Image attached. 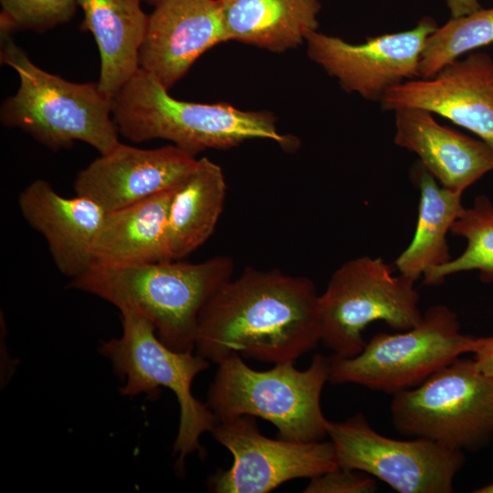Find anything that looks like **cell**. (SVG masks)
Listing matches in <instances>:
<instances>
[{
    "label": "cell",
    "mask_w": 493,
    "mask_h": 493,
    "mask_svg": "<svg viewBox=\"0 0 493 493\" xmlns=\"http://www.w3.org/2000/svg\"><path fill=\"white\" fill-rule=\"evenodd\" d=\"M319 297L307 278L246 268L202 309L194 351L216 364L233 353L273 364L294 362L320 342Z\"/></svg>",
    "instance_id": "cell-1"
},
{
    "label": "cell",
    "mask_w": 493,
    "mask_h": 493,
    "mask_svg": "<svg viewBox=\"0 0 493 493\" xmlns=\"http://www.w3.org/2000/svg\"><path fill=\"white\" fill-rule=\"evenodd\" d=\"M233 260L217 256L199 263L165 260L130 267L93 265L68 288L95 295L120 312H135L152 323L161 341L175 351L194 350L200 313L232 278Z\"/></svg>",
    "instance_id": "cell-2"
},
{
    "label": "cell",
    "mask_w": 493,
    "mask_h": 493,
    "mask_svg": "<svg viewBox=\"0 0 493 493\" xmlns=\"http://www.w3.org/2000/svg\"><path fill=\"white\" fill-rule=\"evenodd\" d=\"M168 90L140 68L111 98L119 133L133 142L167 140L194 155L252 139L271 140L283 147L294 144L290 137L278 132L269 112L242 110L223 102L183 101Z\"/></svg>",
    "instance_id": "cell-3"
},
{
    "label": "cell",
    "mask_w": 493,
    "mask_h": 493,
    "mask_svg": "<svg viewBox=\"0 0 493 493\" xmlns=\"http://www.w3.org/2000/svg\"><path fill=\"white\" fill-rule=\"evenodd\" d=\"M0 32L1 63L19 79L16 92L1 106L4 126L20 129L54 151L79 141L106 154L121 143L111 99L98 83L71 82L45 71L14 42L11 32Z\"/></svg>",
    "instance_id": "cell-4"
},
{
    "label": "cell",
    "mask_w": 493,
    "mask_h": 493,
    "mask_svg": "<svg viewBox=\"0 0 493 493\" xmlns=\"http://www.w3.org/2000/svg\"><path fill=\"white\" fill-rule=\"evenodd\" d=\"M293 363L257 371L233 353L217 364L206 404L218 422L243 415L260 417L278 428L279 438L320 441L329 423L320 397L330 380V360L318 353L306 370H298Z\"/></svg>",
    "instance_id": "cell-5"
},
{
    "label": "cell",
    "mask_w": 493,
    "mask_h": 493,
    "mask_svg": "<svg viewBox=\"0 0 493 493\" xmlns=\"http://www.w3.org/2000/svg\"><path fill=\"white\" fill-rule=\"evenodd\" d=\"M122 333L102 342L99 352L107 358L113 372L123 380L120 388L123 396L144 393L156 399L161 388L171 390L179 408V426L173 443L177 456L175 469L181 475L185 458L201 452L200 437L211 432L218 423L208 405L192 393L194 378L209 367V361L194 350L175 351L163 343L155 328L146 318L131 311H122Z\"/></svg>",
    "instance_id": "cell-6"
},
{
    "label": "cell",
    "mask_w": 493,
    "mask_h": 493,
    "mask_svg": "<svg viewBox=\"0 0 493 493\" xmlns=\"http://www.w3.org/2000/svg\"><path fill=\"white\" fill-rule=\"evenodd\" d=\"M393 425L402 435L474 452L493 438V378L472 359H455L414 388L395 393Z\"/></svg>",
    "instance_id": "cell-7"
},
{
    "label": "cell",
    "mask_w": 493,
    "mask_h": 493,
    "mask_svg": "<svg viewBox=\"0 0 493 493\" xmlns=\"http://www.w3.org/2000/svg\"><path fill=\"white\" fill-rule=\"evenodd\" d=\"M414 280L394 276L381 257L363 256L342 264L319 297L320 342L334 356L351 358L366 342L362 331L374 321L407 330L423 317Z\"/></svg>",
    "instance_id": "cell-8"
},
{
    "label": "cell",
    "mask_w": 493,
    "mask_h": 493,
    "mask_svg": "<svg viewBox=\"0 0 493 493\" xmlns=\"http://www.w3.org/2000/svg\"><path fill=\"white\" fill-rule=\"evenodd\" d=\"M475 338L461 332L457 316L448 307L435 305L407 330L377 333L353 357L333 355L329 382L355 383L394 395L472 352Z\"/></svg>",
    "instance_id": "cell-9"
},
{
    "label": "cell",
    "mask_w": 493,
    "mask_h": 493,
    "mask_svg": "<svg viewBox=\"0 0 493 493\" xmlns=\"http://www.w3.org/2000/svg\"><path fill=\"white\" fill-rule=\"evenodd\" d=\"M327 436L338 466L362 471L399 493H451L465 461L464 452L425 438L384 436L362 414L329 421Z\"/></svg>",
    "instance_id": "cell-10"
},
{
    "label": "cell",
    "mask_w": 493,
    "mask_h": 493,
    "mask_svg": "<svg viewBox=\"0 0 493 493\" xmlns=\"http://www.w3.org/2000/svg\"><path fill=\"white\" fill-rule=\"evenodd\" d=\"M233 455L232 466L208 479L216 493H267L294 478H312L338 467L332 442H294L265 436L256 417L219 421L211 431Z\"/></svg>",
    "instance_id": "cell-11"
},
{
    "label": "cell",
    "mask_w": 493,
    "mask_h": 493,
    "mask_svg": "<svg viewBox=\"0 0 493 493\" xmlns=\"http://www.w3.org/2000/svg\"><path fill=\"white\" fill-rule=\"evenodd\" d=\"M437 28L431 17L412 29L351 44L311 30L305 41L309 57L336 78L341 88L368 100H382L393 87L419 78V63L429 36Z\"/></svg>",
    "instance_id": "cell-12"
},
{
    "label": "cell",
    "mask_w": 493,
    "mask_h": 493,
    "mask_svg": "<svg viewBox=\"0 0 493 493\" xmlns=\"http://www.w3.org/2000/svg\"><path fill=\"white\" fill-rule=\"evenodd\" d=\"M381 101L387 110L419 108L440 115L493 151V59L486 53H471L430 78L404 81Z\"/></svg>",
    "instance_id": "cell-13"
},
{
    "label": "cell",
    "mask_w": 493,
    "mask_h": 493,
    "mask_svg": "<svg viewBox=\"0 0 493 493\" xmlns=\"http://www.w3.org/2000/svg\"><path fill=\"white\" fill-rule=\"evenodd\" d=\"M197 162L174 144L141 149L120 143L79 172L74 190L112 212L175 188Z\"/></svg>",
    "instance_id": "cell-14"
},
{
    "label": "cell",
    "mask_w": 493,
    "mask_h": 493,
    "mask_svg": "<svg viewBox=\"0 0 493 493\" xmlns=\"http://www.w3.org/2000/svg\"><path fill=\"white\" fill-rule=\"evenodd\" d=\"M226 41L218 0H163L148 16L139 65L170 89L200 56Z\"/></svg>",
    "instance_id": "cell-15"
},
{
    "label": "cell",
    "mask_w": 493,
    "mask_h": 493,
    "mask_svg": "<svg viewBox=\"0 0 493 493\" xmlns=\"http://www.w3.org/2000/svg\"><path fill=\"white\" fill-rule=\"evenodd\" d=\"M20 212L41 234L57 268L75 278L94 265V243L106 215L93 200L64 197L46 180L37 179L18 195Z\"/></svg>",
    "instance_id": "cell-16"
},
{
    "label": "cell",
    "mask_w": 493,
    "mask_h": 493,
    "mask_svg": "<svg viewBox=\"0 0 493 493\" xmlns=\"http://www.w3.org/2000/svg\"><path fill=\"white\" fill-rule=\"evenodd\" d=\"M394 112V143L414 152L443 187L463 194L493 171V151L481 140L441 125L424 109L403 108Z\"/></svg>",
    "instance_id": "cell-17"
},
{
    "label": "cell",
    "mask_w": 493,
    "mask_h": 493,
    "mask_svg": "<svg viewBox=\"0 0 493 493\" xmlns=\"http://www.w3.org/2000/svg\"><path fill=\"white\" fill-rule=\"evenodd\" d=\"M173 190L106 212L94 243V265L130 267L173 260L167 226Z\"/></svg>",
    "instance_id": "cell-18"
},
{
    "label": "cell",
    "mask_w": 493,
    "mask_h": 493,
    "mask_svg": "<svg viewBox=\"0 0 493 493\" xmlns=\"http://www.w3.org/2000/svg\"><path fill=\"white\" fill-rule=\"evenodd\" d=\"M142 0H78L81 27L98 47L100 68L98 86L112 98L138 71L139 54L148 23Z\"/></svg>",
    "instance_id": "cell-19"
},
{
    "label": "cell",
    "mask_w": 493,
    "mask_h": 493,
    "mask_svg": "<svg viewBox=\"0 0 493 493\" xmlns=\"http://www.w3.org/2000/svg\"><path fill=\"white\" fill-rule=\"evenodd\" d=\"M227 41L274 52L298 47L316 30L319 0H218Z\"/></svg>",
    "instance_id": "cell-20"
},
{
    "label": "cell",
    "mask_w": 493,
    "mask_h": 493,
    "mask_svg": "<svg viewBox=\"0 0 493 493\" xmlns=\"http://www.w3.org/2000/svg\"><path fill=\"white\" fill-rule=\"evenodd\" d=\"M226 184L221 167L204 157L174 188L167 236L173 260L182 259L213 234L223 211Z\"/></svg>",
    "instance_id": "cell-21"
},
{
    "label": "cell",
    "mask_w": 493,
    "mask_h": 493,
    "mask_svg": "<svg viewBox=\"0 0 493 493\" xmlns=\"http://www.w3.org/2000/svg\"><path fill=\"white\" fill-rule=\"evenodd\" d=\"M420 190L418 218L410 245L395 260L399 273L414 281L449 261L446 235L464 209L462 194L443 187L421 164L414 169Z\"/></svg>",
    "instance_id": "cell-22"
},
{
    "label": "cell",
    "mask_w": 493,
    "mask_h": 493,
    "mask_svg": "<svg viewBox=\"0 0 493 493\" xmlns=\"http://www.w3.org/2000/svg\"><path fill=\"white\" fill-rule=\"evenodd\" d=\"M450 233L466 239L460 256L429 269L424 283L437 286L450 275L477 270L484 283L493 282V205L488 197L479 194L472 206L464 208L454 222Z\"/></svg>",
    "instance_id": "cell-23"
},
{
    "label": "cell",
    "mask_w": 493,
    "mask_h": 493,
    "mask_svg": "<svg viewBox=\"0 0 493 493\" xmlns=\"http://www.w3.org/2000/svg\"><path fill=\"white\" fill-rule=\"evenodd\" d=\"M493 43V7L451 17L429 36L419 63V78H430L460 56Z\"/></svg>",
    "instance_id": "cell-24"
},
{
    "label": "cell",
    "mask_w": 493,
    "mask_h": 493,
    "mask_svg": "<svg viewBox=\"0 0 493 493\" xmlns=\"http://www.w3.org/2000/svg\"><path fill=\"white\" fill-rule=\"evenodd\" d=\"M0 24L11 30L45 32L71 20L78 0H0Z\"/></svg>",
    "instance_id": "cell-25"
},
{
    "label": "cell",
    "mask_w": 493,
    "mask_h": 493,
    "mask_svg": "<svg viewBox=\"0 0 493 493\" xmlns=\"http://www.w3.org/2000/svg\"><path fill=\"white\" fill-rule=\"evenodd\" d=\"M375 477L360 470L338 466L310 478L305 493H372L377 490Z\"/></svg>",
    "instance_id": "cell-26"
},
{
    "label": "cell",
    "mask_w": 493,
    "mask_h": 493,
    "mask_svg": "<svg viewBox=\"0 0 493 493\" xmlns=\"http://www.w3.org/2000/svg\"><path fill=\"white\" fill-rule=\"evenodd\" d=\"M472 353L477 370L493 378V336L476 337Z\"/></svg>",
    "instance_id": "cell-27"
},
{
    "label": "cell",
    "mask_w": 493,
    "mask_h": 493,
    "mask_svg": "<svg viewBox=\"0 0 493 493\" xmlns=\"http://www.w3.org/2000/svg\"><path fill=\"white\" fill-rule=\"evenodd\" d=\"M450 11L451 17H459L479 10L477 0H444Z\"/></svg>",
    "instance_id": "cell-28"
},
{
    "label": "cell",
    "mask_w": 493,
    "mask_h": 493,
    "mask_svg": "<svg viewBox=\"0 0 493 493\" xmlns=\"http://www.w3.org/2000/svg\"><path fill=\"white\" fill-rule=\"evenodd\" d=\"M474 492L475 493H493V482L474 490Z\"/></svg>",
    "instance_id": "cell-29"
},
{
    "label": "cell",
    "mask_w": 493,
    "mask_h": 493,
    "mask_svg": "<svg viewBox=\"0 0 493 493\" xmlns=\"http://www.w3.org/2000/svg\"><path fill=\"white\" fill-rule=\"evenodd\" d=\"M142 1L146 2L147 4H149L151 5L155 6L156 5H158L163 0H142Z\"/></svg>",
    "instance_id": "cell-30"
}]
</instances>
